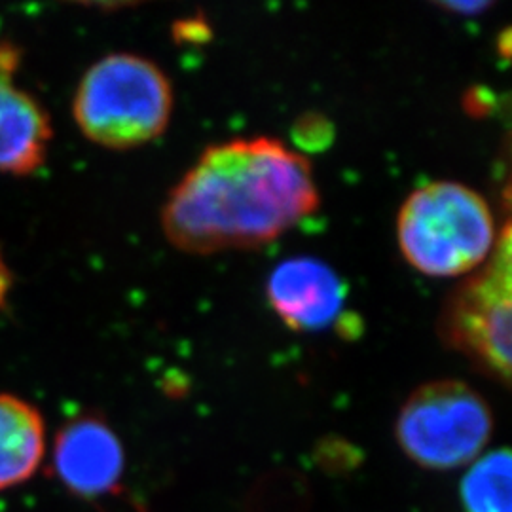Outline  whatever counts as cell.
<instances>
[{
	"mask_svg": "<svg viewBox=\"0 0 512 512\" xmlns=\"http://www.w3.org/2000/svg\"><path fill=\"white\" fill-rule=\"evenodd\" d=\"M321 202L306 156L272 137L205 148L162 209L167 241L188 255L272 243Z\"/></svg>",
	"mask_w": 512,
	"mask_h": 512,
	"instance_id": "cell-1",
	"label": "cell"
},
{
	"mask_svg": "<svg viewBox=\"0 0 512 512\" xmlns=\"http://www.w3.org/2000/svg\"><path fill=\"white\" fill-rule=\"evenodd\" d=\"M497 236L490 203L456 181L420 186L397 217L404 260L429 277L473 274L492 255Z\"/></svg>",
	"mask_w": 512,
	"mask_h": 512,
	"instance_id": "cell-2",
	"label": "cell"
},
{
	"mask_svg": "<svg viewBox=\"0 0 512 512\" xmlns=\"http://www.w3.org/2000/svg\"><path fill=\"white\" fill-rule=\"evenodd\" d=\"M175 105L167 74L143 55L110 54L76 86L74 122L99 147L129 150L158 139Z\"/></svg>",
	"mask_w": 512,
	"mask_h": 512,
	"instance_id": "cell-3",
	"label": "cell"
},
{
	"mask_svg": "<svg viewBox=\"0 0 512 512\" xmlns=\"http://www.w3.org/2000/svg\"><path fill=\"white\" fill-rule=\"evenodd\" d=\"M512 239L505 224L490 258L469 275L440 311L442 342L499 384L512 376Z\"/></svg>",
	"mask_w": 512,
	"mask_h": 512,
	"instance_id": "cell-4",
	"label": "cell"
},
{
	"mask_svg": "<svg viewBox=\"0 0 512 512\" xmlns=\"http://www.w3.org/2000/svg\"><path fill=\"white\" fill-rule=\"evenodd\" d=\"M492 431L490 404L459 380L420 385L406 399L395 423L404 454L431 471H452L475 461Z\"/></svg>",
	"mask_w": 512,
	"mask_h": 512,
	"instance_id": "cell-5",
	"label": "cell"
},
{
	"mask_svg": "<svg viewBox=\"0 0 512 512\" xmlns=\"http://www.w3.org/2000/svg\"><path fill=\"white\" fill-rule=\"evenodd\" d=\"M19 63L18 46L0 42V175H31L52 141L48 112L19 84Z\"/></svg>",
	"mask_w": 512,
	"mask_h": 512,
	"instance_id": "cell-6",
	"label": "cell"
},
{
	"mask_svg": "<svg viewBox=\"0 0 512 512\" xmlns=\"http://www.w3.org/2000/svg\"><path fill=\"white\" fill-rule=\"evenodd\" d=\"M268 300L289 329L315 332L338 319L346 300V285L327 262L294 256L275 266L270 274Z\"/></svg>",
	"mask_w": 512,
	"mask_h": 512,
	"instance_id": "cell-7",
	"label": "cell"
},
{
	"mask_svg": "<svg viewBox=\"0 0 512 512\" xmlns=\"http://www.w3.org/2000/svg\"><path fill=\"white\" fill-rule=\"evenodd\" d=\"M55 471L74 494L95 497L114 490L124 473V448L109 425L84 416L69 421L55 439Z\"/></svg>",
	"mask_w": 512,
	"mask_h": 512,
	"instance_id": "cell-8",
	"label": "cell"
},
{
	"mask_svg": "<svg viewBox=\"0 0 512 512\" xmlns=\"http://www.w3.org/2000/svg\"><path fill=\"white\" fill-rule=\"evenodd\" d=\"M46 450V427L33 404L0 393V490L27 482Z\"/></svg>",
	"mask_w": 512,
	"mask_h": 512,
	"instance_id": "cell-9",
	"label": "cell"
},
{
	"mask_svg": "<svg viewBox=\"0 0 512 512\" xmlns=\"http://www.w3.org/2000/svg\"><path fill=\"white\" fill-rule=\"evenodd\" d=\"M512 465L509 450L478 459L461 480L465 512H512Z\"/></svg>",
	"mask_w": 512,
	"mask_h": 512,
	"instance_id": "cell-10",
	"label": "cell"
},
{
	"mask_svg": "<svg viewBox=\"0 0 512 512\" xmlns=\"http://www.w3.org/2000/svg\"><path fill=\"white\" fill-rule=\"evenodd\" d=\"M490 6L492 2H439V8L458 16H476L486 12Z\"/></svg>",
	"mask_w": 512,
	"mask_h": 512,
	"instance_id": "cell-11",
	"label": "cell"
}]
</instances>
